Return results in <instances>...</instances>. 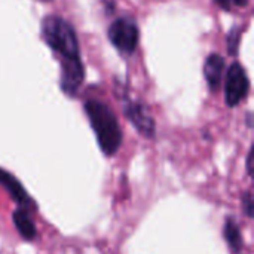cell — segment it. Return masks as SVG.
<instances>
[{
	"label": "cell",
	"instance_id": "cell-1",
	"mask_svg": "<svg viewBox=\"0 0 254 254\" xmlns=\"http://www.w3.org/2000/svg\"><path fill=\"white\" fill-rule=\"evenodd\" d=\"M83 110L89 119L97 143L106 156L115 155L122 144V131L113 110L100 100H88Z\"/></svg>",
	"mask_w": 254,
	"mask_h": 254
},
{
	"label": "cell",
	"instance_id": "cell-2",
	"mask_svg": "<svg viewBox=\"0 0 254 254\" xmlns=\"http://www.w3.org/2000/svg\"><path fill=\"white\" fill-rule=\"evenodd\" d=\"M42 37L61 61L80 60L79 40L73 25L61 16L49 15L42 21Z\"/></svg>",
	"mask_w": 254,
	"mask_h": 254
},
{
	"label": "cell",
	"instance_id": "cell-3",
	"mask_svg": "<svg viewBox=\"0 0 254 254\" xmlns=\"http://www.w3.org/2000/svg\"><path fill=\"white\" fill-rule=\"evenodd\" d=\"M107 36L110 43L119 52L131 55L135 52L138 46L140 31L135 19H132L131 16H121L110 24Z\"/></svg>",
	"mask_w": 254,
	"mask_h": 254
},
{
	"label": "cell",
	"instance_id": "cell-4",
	"mask_svg": "<svg viewBox=\"0 0 254 254\" xmlns=\"http://www.w3.org/2000/svg\"><path fill=\"white\" fill-rule=\"evenodd\" d=\"M250 91V80L240 63L231 64L225 76V103L228 107H237L247 98Z\"/></svg>",
	"mask_w": 254,
	"mask_h": 254
},
{
	"label": "cell",
	"instance_id": "cell-5",
	"mask_svg": "<svg viewBox=\"0 0 254 254\" xmlns=\"http://www.w3.org/2000/svg\"><path fill=\"white\" fill-rule=\"evenodd\" d=\"M122 98V109L127 119L132 124V127L146 138H155L156 135V124L149 113V109L138 100H131L127 94L122 92L119 95Z\"/></svg>",
	"mask_w": 254,
	"mask_h": 254
},
{
	"label": "cell",
	"instance_id": "cell-6",
	"mask_svg": "<svg viewBox=\"0 0 254 254\" xmlns=\"http://www.w3.org/2000/svg\"><path fill=\"white\" fill-rule=\"evenodd\" d=\"M83 79H85V71H83L82 60L61 61L60 86H61V91L65 95L76 97L79 88L83 83Z\"/></svg>",
	"mask_w": 254,
	"mask_h": 254
},
{
	"label": "cell",
	"instance_id": "cell-7",
	"mask_svg": "<svg viewBox=\"0 0 254 254\" xmlns=\"http://www.w3.org/2000/svg\"><path fill=\"white\" fill-rule=\"evenodd\" d=\"M0 186L9 193V196L19 205V208L24 210H36V204L34 201L30 198V195L25 192L24 186L21 185V182L12 176L9 171L0 168Z\"/></svg>",
	"mask_w": 254,
	"mask_h": 254
},
{
	"label": "cell",
	"instance_id": "cell-8",
	"mask_svg": "<svg viewBox=\"0 0 254 254\" xmlns=\"http://www.w3.org/2000/svg\"><path fill=\"white\" fill-rule=\"evenodd\" d=\"M225 73V60L219 54H211L205 58L204 63V77L208 83V88L214 92L220 88Z\"/></svg>",
	"mask_w": 254,
	"mask_h": 254
},
{
	"label": "cell",
	"instance_id": "cell-9",
	"mask_svg": "<svg viewBox=\"0 0 254 254\" xmlns=\"http://www.w3.org/2000/svg\"><path fill=\"white\" fill-rule=\"evenodd\" d=\"M223 237L228 244V249L231 254H240L243 250V237L241 229L234 217H226L225 228H223Z\"/></svg>",
	"mask_w": 254,
	"mask_h": 254
},
{
	"label": "cell",
	"instance_id": "cell-10",
	"mask_svg": "<svg viewBox=\"0 0 254 254\" xmlns=\"http://www.w3.org/2000/svg\"><path fill=\"white\" fill-rule=\"evenodd\" d=\"M12 220H13V225L15 228L18 229L19 235L27 240V241H33L37 235L36 232V226L33 223V220L30 219L28 216V211L24 210V208H16L12 214Z\"/></svg>",
	"mask_w": 254,
	"mask_h": 254
},
{
	"label": "cell",
	"instance_id": "cell-11",
	"mask_svg": "<svg viewBox=\"0 0 254 254\" xmlns=\"http://www.w3.org/2000/svg\"><path fill=\"white\" fill-rule=\"evenodd\" d=\"M241 43V27H234L229 30L228 37H226V45H228V52L229 55H238V48Z\"/></svg>",
	"mask_w": 254,
	"mask_h": 254
},
{
	"label": "cell",
	"instance_id": "cell-12",
	"mask_svg": "<svg viewBox=\"0 0 254 254\" xmlns=\"http://www.w3.org/2000/svg\"><path fill=\"white\" fill-rule=\"evenodd\" d=\"M249 1L250 0H214V3L226 12H232L235 9H243L249 4Z\"/></svg>",
	"mask_w": 254,
	"mask_h": 254
},
{
	"label": "cell",
	"instance_id": "cell-13",
	"mask_svg": "<svg viewBox=\"0 0 254 254\" xmlns=\"http://www.w3.org/2000/svg\"><path fill=\"white\" fill-rule=\"evenodd\" d=\"M241 204H243V211L246 213V216H247L249 219H253L254 217V201H253V196H252V192H246V193L243 195Z\"/></svg>",
	"mask_w": 254,
	"mask_h": 254
},
{
	"label": "cell",
	"instance_id": "cell-14",
	"mask_svg": "<svg viewBox=\"0 0 254 254\" xmlns=\"http://www.w3.org/2000/svg\"><path fill=\"white\" fill-rule=\"evenodd\" d=\"M253 162H254V146L250 147L249 155H247V162H246V168H247V174L250 177H253Z\"/></svg>",
	"mask_w": 254,
	"mask_h": 254
},
{
	"label": "cell",
	"instance_id": "cell-15",
	"mask_svg": "<svg viewBox=\"0 0 254 254\" xmlns=\"http://www.w3.org/2000/svg\"><path fill=\"white\" fill-rule=\"evenodd\" d=\"M37 1H51V0H37Z\"/></svg>",
	"mask_w": 254,
	"mask_h": 254
}]
</instances>
